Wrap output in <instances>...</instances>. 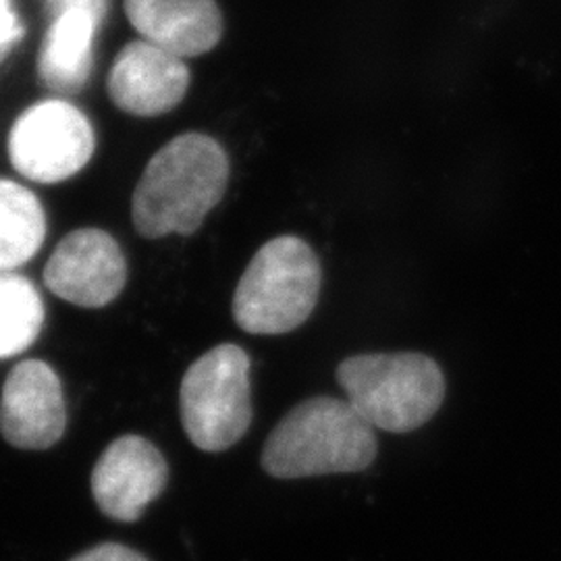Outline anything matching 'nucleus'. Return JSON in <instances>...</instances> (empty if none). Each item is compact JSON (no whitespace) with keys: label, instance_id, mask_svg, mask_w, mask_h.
Instances as JSON below:
<instances>
[{"label":"nucleus","instance_id":"1","mask_svg":"<svg viewBox=\"0 0 561 561\" xmlns=\"http://www.w3.org/2000/svg\"><path fill=\"white\" fill-rule=\"evenodd\" d=\"M229 185V157L219 141L190 131L167 141L148 161L131 201L146 240L194 236Z\"/></svg>","mask_w":561,"mask_h":561},{"label":"nucleus","instance_id":"2","mask_svg":"<svg viewBox=\"0 0 561 561\" xmlns=\"http://www.w3.org/2000/svg\"><path fill=\"white\" fill-rule=\"evenodd\" d=\"M375 428L347 400L319 396L298 403L264 443L262 468L275 479H310L366 470L377 458Z\"/></svg>","mask_w":561,"mask_h":561},{"label":"nucleus","instance_id":"3","mask_svg":"<svg viewBox=\"0 0 561 561\" xmlns=\"http://www.w3.org/2000/svg\"><path fill=\"white\" fill-rule=\"evenodd\" d=\"M321 261L296 236L266 241L233 294V319L250 335H285L308 321L319 304Z\"/></svg>","mask_w":561,"mask_h":561},{"label":"nucleus","instance_id":"4","mask_svg":"<svg viewBox=\"0 0 561 561\" xmlns=\"http://www.w3.org/2000/svg\"><path fill=\"white\" fill-rule=\"evenodd\" d=\"M337 382L362 419L387 433H410L445 400L442 366L419 352L358 354L337 366Z\"/></svg>","mask_w":561,"mask_h":561},{"label":"nucleus","instance_id":"5","mask_svg":"<svg viewBox=\"0 0 561 561\" xmlns=\"http://www.w3.org/2000/svg\"><path fill=\"white\" fill-rule=\"evenodd\" d=\"M250 356L236 343H221L185 370L180 412L187 439L202 451L233 447L252 424Z\"/></svg>","mask_w":561,"mask_h":561},{"label":"nucleus","instance_id":"6","mask_svg":"<svg viewBox=\"0 0 561 561\" xmlns=\"http://www.w3.org/2000/svg\"><path fill=\"white\" fill-rule=\"evenodd\" d=\"M94 129L88 117L65 101H44L15 121L9 157L23 178L38 183L69 180L94 154Z\"/></svg>","mask_w":561,"mask_h":561},{"label":"nucleus","instance_id":"7","mask_svg":"<svg viewBox=\"0 0 561 561\" xmlns=\"http://www.w3.org/2000/svg\"><path fill=\"white\" fill-rule=\"evenodd\" d=\"M44 283L65 301L81 308H102L123 291L127 262L113 236L85 227L60 241L46 264Z\"/></svg>","mask_w":561,"mask_h":561},{"label":"nucleus","instance_id":"8","mask_svg":"<svg viewBox=\"0 0 561 561\" xmlns=\"http://www.w3.org/2000/svg\"><path fill=\"white\" fill-rule=\"evenodd\" d=\"M169 482L161 451L144 437L125 435L111 443L92 470V495L111 520L138 522Z\"/></svg>","mask_w":561,"mask_h":561},{"label":"nucleus","instance_id":"9","mask_svg":"<svg viewBox=\"0 0 561 561\" xmlns=\"http://www.w3.org/2000/svg\"><path fill=\"white\" fill-rule=\"evenodd\" d=\"M67 408L57 373L41 360L18 364L7 377L0 400V433L25 451H42L60 442Z\"/></svg>","mask_w":561,"mask_h":561},{"label":"nucleus","instance_id":"10","mask_svg":"<svg viewBox=\"0 0 561 561\" xmlns=\"http://www.w3.org/2000/svg\"><path fill=\"white\" fill-rule=\"evenodd\" d=\"M190 81L192 76L185 59L140 38L121 48L106 88L111 101L123 113L159 117L185 99Z\"/></svg>","mask_w":561,"mask_h":561},{"label":"nucleus","instance_id":"11","mask_svg":"<svg viewBox=\"0 0 561 561\" xmlns=\"http://www.w3.org/2000/svg\"><path fill=\"white\" fill-rule=\"evenodd\" d=\"M125 13L141 41L180 59L210 53L225 30L217 0H125Z\"/></svg>","mask_w":561,"mask_h":561},{"label":"nucleus","instance_id":"12","mask_svg":"<svg viewBox=\"0 0 561 561\" xmlns=\"http://www.w3.org/2000/svg\"><path fill=\"white\" fill-rule=\"evenodd\" d=\"M101 21L81 11L60 13L42 44L38 71L53 92H78L92 69V46Z\"/></svg>","mask_w":561,"mask_h":561},{"label":"nucleus","instance_id":"13","mask_svg":"<svg viewBox=\"0 0 561 561\" xmlns=\"http://www.w3.org/2000/svg\"><path fill=\"white\" fill-rule=\"evenodd\" d=\"M46 238L38 198L20 183L0 180V273L32 261Z\"/></svg>","mask_w":561,"mask_h":561},{"label":"nucleus","instance_id":"14","mask_svg":"<svg viewBox=\"0 0 561 561\" xmlns=\"http://www.w3.org/2000/svg\"><path fill=\"white\" fill-rule=\"evenodd\" d=\"M44 304L36 287L15 273H0V358L18 356L41 335Z\"/></svg>","mask_w":561,"mask_h":561},{"label":"nucleus","instance_id":"15","mask_svg":"<svg viewBox=\"0 0 561 561\" xmlns=\"http://www.w3.org/2000/svg\"><path fill=\"white\" fill-rule=\"evenodd\" d=\"M23 25L11 0H0V60L21 41Z\"/></svg>","mask_w":561,"mask_h":561},{"label":"nucleus","instance_id":"16","mask_svg":"<svg viewBox=\"0 0 561 561\" xmlns=\"http://www.w3.org/2000/svg\"><path fill=\"white\" fill-rule=\"evenodd\" d=\"M71 561H148L141 553L125 547V545H117V542H102L94 549H88L80 556H76Z\"/></svg>","mask_w":561,"mask_h":561},{"label":"nucleus","instance_id":"17","mask_svg":"<svg viewBox=\"0 0 561 561\" xmlns=\"http://www.w3.org/2000/svg\"><path fill=\"white\" fill-rule=\"evenodd\" d=\"M46 2L55 18L60 13H67V11H81L102 23L104 13H106V0H46Z\"/></svg>","mask_w":561,"mask_h":561}]
</instances>
